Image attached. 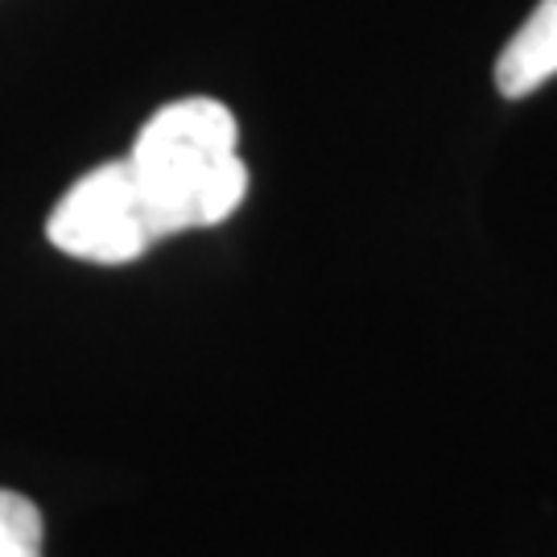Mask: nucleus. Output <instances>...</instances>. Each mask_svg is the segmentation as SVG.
<instances>
[{"instance_id": "f257e3e1", "label": "nucleus", "mask_w": 557, "mask_h": 557, "mask_svg": "<svg viewBox=\"0 0 557 557\" xmlns=\"http://www.w3.org/2000/svg\"><path fill=\"white\" fill-rule=\"evenodd\" d=\"M236 140V116L202 96L165 103L145 120L128 165L158 239L236 215L248 195V165Z\"/></svg>"}, {"instance_id": "f03ea898", "label": "nucleus", "mask_w": 557, "mask_h": 557, "mask_svg": "<svg viewBox=\"0 0 557 557\" xmlns=\"http://www.w3.org/2000/svg\"><path fill=\"white\" fill-rule=\"evenodd\" d=\"M46 236L66 257L96 264H128L149 244H158L128 158L103 161L91 174H83L46 220Z\"/></svg>"}, {"instance_id": "7ed1b4c3", "label": "nucleus", "mask_w": 557, "mask_h": 557, "mask_svg": "<svg viewBox=\"0 0 557 557\" xmlns=\"http://www.w3.org/2000/svg\"><path fill=\"white\" fill-rule=\"evenodd\" d=\"M557 75V0H541L496 59L499 96L520 100Z\"/></svg>"}, {"instance_id": "20e7f679", "label": "nucleus", "mask_w": 557, "mask_h": 557, "mask_svg": "<svg viewBox=\"0 0 557 557\" xmlns=\"http://www.w3.org/2000/svg\"><path fill=\"white\" fill-rule=\"evenodd\" d=\"M41 512L34 499L0 492V557H41Z\"/></svg>"}]
</instances>
